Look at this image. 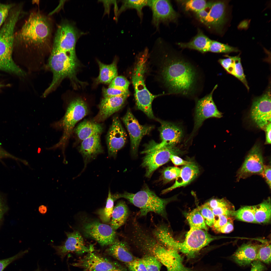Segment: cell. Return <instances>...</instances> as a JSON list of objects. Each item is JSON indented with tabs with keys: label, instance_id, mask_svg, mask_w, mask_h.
<instances>
[{
	"label": "cell",
	"instance_id": "cell-46",
	"mask_svg": "<svg viewBox=\"0 0 271 271\" xmlns=\"http://www.w3.org/2000/svg\"><path fill=\"white\" fill-rule=\"evenodd\" d=\"M102 92L104 98L119 96L129 93V91H125L115 88L103 87Z\"/></svg>",
	"mask_w": 271,
	"mask_h": 271
},
{
	"label": "cell",
	"instance_id": "cell-51",
	"mask_svg": "<svg viewBox=\"0 0 271 271\" xmlns=\"http://www.w3.org/2000/svg\"><path fill=\"white\" fill-rule=\"evenodd\" d=\"M262 176L264 178L265 181L271 188V165L270 164L264 165L263 173Z\"/></svg>",
	"mask_w": 271,
	"mask_h": 271
},
{
	"label": "cell",
	"instance_id": "cell-15",
	"mask_svg": "<svg viewBox=\"0 0 271 271\" xmlns=\"http://www.w3.org/2000/svg\"><path fill=\"white\" fill-rule=\"evenodd\" d=\"M261 148L254 145L249 151L237 174V181L252 175H262L264 165Z\"/></svg>",
	"mask_w": 271,
	"mask_h": 271
},
{
	"label": "cell",
	"instance_id": "cell-55",
	"mask_svg": "<svg viewBox=\"0 0 271 271\" xmlns=\"http://www.w3.org/2000/svg\"><path fill=\"white\" fill-rule=\"evenodd\" d=\"M170 159L176 166L184 165L189 164L190 162L184 160L178 156L173 154L171 155Z\"/></svg>",
	"mask_w": 271,
	"mask_h": 271
},
{
	"label": "cell",
	"instance_id": "cell-47",
	"mask_svg": "<svg viewBox=\"0 0 271 271\" xmlns=\"http://www.w3.org/2000/svg\"><path fill=\"white\" fill-rule=\"evenodd\" d=\"M28 250H26L22 251L11 257L0 260V271H3L9 264L16 259L20 258L27 252Z\"/></svg>",
	"mask_w": 271,
	"mask_h": 271
},
{
	"label": "cell",
	"instance_id": "cell-5",
	"mask_svg": "<svg viewBox=\"0 0 271 271\" xmlns=\"http://www.w3.org/2000/svg\"><path fill=\"white\" fill-rule=\"evenodd\" d=\"M113 196L115 200L120 198H124L139 208V217L145 216L148 213L153 212L166 219V206L173 199L160 197L146 185L136 193L125 192L123 193H116Z\"/></svg>",
	"mask_w": 271,
	"mask_h": 271
},
{
	"label": "cell",
	"instance_id": "cell-53",
	"mask_svg": "<svg viewBox=\"0 0 271 271\" xmlns=\"http://www.w3.org/2000/svg\"><path fill=\"white\" fill-rule=\"evenodd\" d=\"M233 220L228 222L225 225L216 230L223 233H228L231 232L233 229Z\"/></svg>",
	"mask_w": 271,
	"mask_h": 271
},
{
	"label": "cell",
	"instance_id": "cell-8",
	"mask_svg": "<svg viewBox=\"0 0 271 271\" xmlns=\"http://www.w3.org/2000/svg\"><path fill=\"white\" fill-rule=\"evenodd\" d=\"M179 152L175 146L159 147L154 141H150L141 153L145 154L141 165L146 169V177L150 178L156 170L170 160L171 155H176Z\"/></svg>",
	"mask_w": 271,
	"mask_h": 271
},
{
	"label": "cell",
	"instance_id": "cell-32",
	"mask_svg": "<svg viewBox=\"0 0 271 271\" xmlns=\"http://www.w3.org/2000/svg\"><path fill=\"white\" fill-rule=\"evenodd\" d=\"M122 5L117 12V15L128 9H134L137 11L139 16L142 19L143 17L142 10L145 7L149 6L150 0H123Z\"/></svg>",
	"mask_w": 271,
	"mask_h": 271
},
{
	"label": "cell",
	"instance_id": "cell-45",
	"mask_svg": "<svg viewBox=\"0 0 271 271\" xmlns=\"http://www.w3.org/2000/svg\"><path fill=\"white\" fill-rule=\"evenodd\" d=\"M126 265L129 271H147L141 258H136Z\"/></svg>",
	"mask_w": 271,
	"mask_h": 271
},
{
	"label": "cell",
	"instance_id": "cell-14",
	"mask_svg": "<svg viewBox=\"0 0 271 271\" xmlns=\"http://www.w3.org/2000/svg\"><path fill=\"white\" fill-rule=\"evenodd\" d=\"M82 230L85 236L95 240L102 246L109 245L117 238L115 230L110 226L97 221L85 223Z\"/></svg>",
	"mask_w": 271,
	"mask_h": 271
},
{
	"label": "cell",
	"instance_id": "cell-18",
	"mask_svg": "<svg viewBox=\"0 0 271 271\" xmlns=\"http://www.w3.org/2000/svg\"><path fill=\"white\" fill-rule=\"evenodd\" d=\"M71 265L87 271H108L123 267L117 262L110 260L93 252L88 253Z\"/></svg>",
	"mask_w": 271,
	"mask_h": 271
},
{
	"label": "cell",
	"instance_id": "cell-44",
	"mask_svg": "<svg viewBox=\"0 0 271 271\" xmlns=\"http://www.w3.org/2000/svg\"><path fill=\"white\" fill-rule=\"evenodd\" d=\"M210 208L213 209L217 208L227 207H233V206L226 199L222 198L221 199H212L206 202Z\"/></svg>",
	"mask_w": 271,
	"mask_h": 271
},
{
	"label": "cell",
	"instance_id": "cell-33",
	"mask_svg": "<svg viewBox=\"0 0 271 271\" xmlns=\"http://www.w3.org/2000/svg\"><path fill=\"white\" fill-rule=\"evenodd\" d=\"M232 217L241 221L255 223L253 206H245L234 211Z\"/></svg>",
	"mask_w": 271,
	"mask_h": 271
},
{
	"label": "cell",
	"instance_id": "cell-35",
	"mask_svg": "<svg viewBox=\"0 0 271 271\" xmlns=\"http://www.w3.org/2000/svg\"><path fill=\"white\" fill-rule=\"evenodd\" d=\"M114 201L109 188L105 206L104 208L99 210L97 212L103 222L107 223L110 221L114 208Z\"/></svg>",
	"mask_w": 271,
	"mask_h": 271
},
{
	"label": "cell",
	"instance_id": "cell-52",
	"mask_svg": "<svg viewBox=\"0 0 271 271\" xmlns=\"http://www.w3.org/2000/svg\"><path fill=\"white\" fill-rule=\"evenodd\" d=\"M251 264L250 271H264L267 269L262 262L258 260L253 261Z\"/></svg>",
	"mask_w": 271,
	"mask_h": 271
},
{
	"label": "cell",
	"instance_id": "cell-17",
	"mask_svg": "<svg viewBox=\"0 0 271 271\" xmlns=\"http://www.w3.org/2000/svg\"><path fill=\"white\" fill-rule=\"evenodd\" d=\"M122 120L129 134L132 152L135 155L142 138L144 136L149 134L154 127L141 125L129 109Z\"/></svg>",
	"mask_w": 271,
	"mask_h": 271
},
{
	"label": "cell",
	"instance_id": "cell-25",
	"mask_svg": "<svg viewBox=\"0 0 271 271\" xmlns=\"http://www.w3.org/2000/svg\"><path fill=\"white\" fill-rule=\"evenodd\" d=\"M107 253L127 265L136 258L131 252L130 246L124 240L120 241L117 238L106 249Z\"/></svg>",
	"mask_w": 271,
	"mask_h": 271
},
{
	"label": "cell",
	"instance_id": "cell-54",
	"mask_svg": "<svg viewBox=\"0 0 271 271\" xmlns=\"http://www.w3.org/2000/svg\"><path fill=\"white\" fill-rule=\"evenodd\" d=\"M5 158H10L24 164L26 160L17 158L7 152L0 146V160Z\"/></svg>",
	"mask_w": 271,
	"mask_h": 271
},
{
	"label": "cell",
	"instance_id": "cell-30",
	"mask_svg": "<svg viewBox=\"0 0 271 271\" xmlns=\"http://www.w3.org/2000/svg\"><path fill=\"white\" fill-rule=\"evenodd\" d=\"M255 223L263 224L269 222L271 217V204L269 197L260 204L254 206Z\"/></svg>",
	"mask_w": 271,
	"mask_h": 271
},
{
	"label": "cell",
	"instance_id": "cell-23",
	"mask_svg": "<svg viewBox=\"0 0 271 271\" xmlns=\"http://www.w3.org/2000/svg\"><path fill=\"white\" fill-rule=\"evenodd\" d=\"M79 151L82 155L84 163L83 171L89 162L103 152L100 134L93 135L82 141Z\"/></svg>",
	"mask_w": 271,
	"mask_h": 271
},
{
	"label": "cell",
	"instance_id": "cell-61",
	"mask_svg": "<svg viewBox=\"0 0 271 271\" xmlns=\"http://www.w3.org/2000/svg\"><path fill=\"white\" fill-rule=\"evenodd\" d=\"M63 163L65 164H67V162L66 160H63Z\"/></svg>",
	"mask_w": 271,
	"mask_h": 271
},
{
	"label": "cell",
	"instance_id": "cell-13",
	"mask_svg": "<svg viewBox=\"0 0 271 271\" xmlns=\"http://www.w3.org/2000/svg\"><path fill=\"white\" fill-rule=\"evenodd\" d=\"M217 87L216 85L210 93L197 101L195 109L194 125L190 138L205 120L211 117L220 118L222 116V113L218 109L213 98V92Z\"/></svg>",
	"mask_w": 271,
	"mask_h": 271
},
{
	"label": "cell",
	"instance_id": "cell-29",
	"mask_svg": "<svg viewBox=\"0 0 271 271\" xmlns=\"http://www.w3.org/2000/svg\"><path fill=\"white\" fill-rule=\"evenodd\" d=\"M97 62L99 67L98 76L95 80V83L110 84L117 75L116 62L114 60L111 64H106L98 60Z\"/></svg>",
	"mask_w": 271,
	"mask_h": 271
},
{
	"label": "cell",
	"instance_id": "cell-34",
	"mask_svg": "<svg viewBox=\"0 0 271 271\" xmlns=\"http://www.w3.org/2000/svg\"><path fill=\"white\" fill-rule=\"evenodd\" d=\"M186 217L190 228L207 230L206 224L197 208L189 213Z\"/></svg>",
	"mask_w": 271,
	"mask_h": 271
},
{
	"label": "cell",
	"instance_id": "cell-27",
	"mask_svg": "<svg viewBox=\"0 0 271 271\" xmlns=\"http://www.w3.org/2000/svg\"><path fill=\"white\" fill-rule=\"evenodd\" d=\"M130 216V212L125 202L119 201L113 208L110 226L114 230L117 229L126 223Z\"/></svg>",
	"mask_w": 271,
	"mask_h": 271
},
{
	"label": "cell",
	"instance_id": "cell-49",
	"mask_svg": "<svg viewBox=\"0 0 271 271\" xmlns=\"http://www.w3.org/2000/svg\"><path fill=\"white\" fill-rule=\"evenodd\" d=\"M233 207H223L217 208L212 209V210L215 216L222 215L228 217H232L234 211Z\"/></svg>",
	"mask_w": 271,
	"mask_h": 271
},
{
	"label": "cell",
	"instance_id": "cell-28",
	"mask_svg": "<svg viewBox=\"0 0 271 271\" xmlns=\"http://www.w3.org/2000/svg\"><path fill=\"white\" fill-rule=\"evenodd\" d=\"M103 128L100 124L88 120H84L75 128V132L78 138L83 141L96 134L102 132Z\"/></svg>",
	"mask_w": 271,
	"mask_h": 271
},
{
	"label": "cell",
	"instance_id": "cell-57",
	"mask_svg": "<svg viewBox=\"0 0 271 271\" xmlns=\"http://www.w3.org/2000/svg\"><path fill=\"white\" fill-rule=\"evenodd\" d=\"M265 132V144H271V124L270 123L266 125L264 129Z\"/></svg>",
	"mask_w": 271,
	"mask_h": 271
},
{
	"label": "cell",
	"instance_id": "cell-58",
	"mask_svg": "<svg viewBox=\"0 0 271 271\" xmlns=\"http://www.w3.org/2000/svg\"><path fill=\"white\" fill-rule=\"evenodd\" d=\"M39 211V212L42 214H45L47 211V207L45 206L44 205H41L38 208Z\"/></svg>",
	"mask_w": 271,
	"mask_h": 271
},
{
	"label": "cell",
	"instance_id": "cell-21",
	"mask_svg": "<svg viewBox=\"0 0 271 271\" xmlns=\"http://www.w3.org/2000/svg\"><path fill=\"white\" fill-rule=\"evenodd\" d=\"M160 123L159 128L161 142L156 143L159 147L165 146H175L180 141L183 135L182 128L173 123L156 118Z\"/></svg>",
	"mask_w": 271,
	"mask_h": 271
},
{
	"label": "cell",
	"instance_id": "cell-36",
	"mask_svg": "<svg viewBox=\"0 0 271 271\" xmlns=\"http://www.w3.org/2000/svg\"><path fill=\"white\" fill-rule=\"evenodd\" d=\"M208 2L204 0H188L182 1V3L186 11L196 13L205 8Z\"/></svg>",
	"mask_w": 271,
	"mask_h": 271
},
{
	"label": "cell",
	"instance_id": "cell-2",
	"mask_svg": "<svg viewBox=\"0 0 271 271\" xmlns=\"http://www.w3.org/2000/svg\"><path fill=\"white\" fill-rule=\"evenodd\" d=\"M52 27L49 18L39 11L31 12L15 35L32 62H43L51 50Z\"/></svg>",
	"mask_w": 271,
	"mask_h": 271
},
{
	"label": "cell",
	"instance_id": "cell-3",
	"mask_svg": "<svg viewBox=\"0 0 271 271\" xmlns=\"http://www.w3.org/2000/svg\"><path fill=\"white\" fill-rule=\"evenodd\" d=\"M161 75L170 93L191 95L196 89L197 74L194 67L182 58L166 55Z\"/></svg>",
	"mask_w": 271,
	"mask_h": 271
},
{
	"label": "cell",
	"instance_id": "cell-19",
	"mask_svg": "<svg viewBox=\"0 0 271 271\" xmlns=\"http://www.w3.org/2000/svg\"><path fill=\"white\" fill-rule=\"evenodd\" d=\"M127 134L118 117L114 116L106 136L108 156L115 158L118 150L124 146Z\"/></svg>",
	"mask_w": 271,
	"mask_h": 271
},
{
	"label": "cell",
	"instance_id": "cell-16",
	"mask_svg": "<svg viewBox=\"0 0 271 271\" xmlns=\"http://www.w3.org/2000/svg\"><path fill=\"white\" fill-rule=\"evenodd\" d=\"M66 233L67 238L62 245H52L56 253L62 259L70 253L82 254L85 253L93 252L94 251L93 245H90L88 247L85 245L83 238L78 231H75L72 232H66Z\"/></svg>",
	"mask_w": 271,
	"mask_h": 271
},
{
	"label": "cell",
	"instance_id": "cell-48",
	"mask_svg": "<svg viewBox=\"0 0 271 271\" xmlns=\"http://www.w3.org/2000/svg\"><path fill=\"white\" fill-rule=\"evenodd\" d=\"M12 6L0 4V27L8 18Z\"/></svg>",
	"mask_w": 271,
	"mask_h": 271
},
{
	"label": "cell",
	"instance_id": "cell-60",
	"mask_svg": "<svg viewBox=\"0 0 271 271\" xmlns=\"http://www.w3.org/2000/svg\"><path fill=\"white\" fill-rule=\"evenodd\" d=\"M8 85H3V84H0V88H1L2 87H4L5 86H8Z\"/></svg>",
	"mask_w": 271,
	"mask_h": 271
},
{
	"label": "cell",
	"instance_id": "cell-43",
	"mask_svg": "<svg viewBox=\"0 0 271 271\" xmlns=\"http://www.w3.org/2000/svg\"><path fill=\"white\" fill-rule=\"evenodd\" d=\"M224 59H220L219 63L228 73L234 76L235 68V56H228Z\"/></svg>",
	"mask_w": 271,
	"mask_h": 271
},
{
	"label": "cell",
	"instance_id": "cell-37",
	"mask_svg": "<svg viewBox=\"0 0 271 271\" xmlns=\"http://www.w3.org/2000/svg\"><path fill=\"white\" fill-rule=\"evenodd\" d=\"M181 169L176 167H169L162 170L161 179L164 184L176 179L179 174Z\"/></svg>",
	"mask_w": 271,
	"mask_h": 271
},
{
	"label": "cell",
	"instance_id": "cell-1",
	"mask_svg": "<svg viewBox=\"0 0 271 271\" xmlns=\"http://www.w3.org/2000/svg\"><path fill=\"white\" fill-rule=\"evenodd\" d=\"M80 34L74 25L67 20H62L58 26L47 64L53 74L47 88L49 92L54 91L65 78L69 79L74 87L81 83L76 76L79 64L75 50Z\"/></svg>",
	"mask_w": 271,
	"mask_h": 271
},
{
	"label": "cell",
	"instance_id": "cell-12",
	"mask_svg": "<svg viewBox=\"0 0 271 271\" xmlns=\"http://www.w3.org/2000/svg\"><path fill=\"white\" fill-rule=\"evenodd\" d=\"M271 91L269 87L261 96L253 101L250 117L253 122L259 128L263 129L271 123Z\"/></svg>",
	"mask_w": 271,
	"mask_h": 271
},
{
	"label": "cell",
	"instance_id": "cell-31",
	"mask_svg": "<svg viewBox=\"0 0 271 271\" xmlns=\"http://www.w3.org/2000/svg\"><path fill=\"white\" fill-rule=\"evenodd\" d=\"M212 40L199 30L191 41V46L193 49L202 53L209 52Z\"/></svg>",
	"mask_w": 271,
	"mask_h": 271
},
{
	"label": "cell",
	"instance_id": "cell-20",
	"mask_svg": "<svg viewBox=\"0 0 271 271\" xmlns=\"http://www.w3.org/2000/svg\"><path fill=\"white\" fill-rule=\"evenodd\" d=\"M149 7L152 11L153 23L157 28L161 23L174 21L177 17L169 1L150 0Z\"/></svg>",
	"mask_w": 271,
	"mask_h": 271
},
{
	"label": "cell",
	"instance_id": "cell-11",
	"mask_svg": "<svg viewBox=\"0 0 271 271\" xmlns=\"http://www.w3.org/2000/svg\"><path fill=\"white\" fill-rule=\"evenodd\" d=\"M227 1L208 2L204 9L196 13L201 22L219 33H221L227 21Z\"/></svg>",
	"mask_w": 271,
	"mask_h": 271
},
{
	"label": "cell",
	"instance_id": "cell-56",
	"mask_svg": "<svg viewBox=\"0 0 271 271\" xmlns=\"http://www.w3.org/2000/svg\"><path fill=\"white\" fill-rule=\"evenodd\" d=\"M8 209V206L6 204L4 199L0 194V221Z\"/></svg>",
	"mask_w": 271,
	"mask_h": 271
},
{
	"label": "cell",
	"instance_id": "cell-24",
	"mask_svg": "<svg viewBox=\"0 0 271 271\" xmlns=\"http://www.w3.org/2000/svg\"><path fill=\"white\" fill-rule=\"evenodd\" d=\"M260 245L251 243L243 244L232 255V259L240 266L248 265L256 260L258 251Z\"/></svg>",
	"mask_w": 271,
	"mask_h": 271
},
{
	"label": "cell",
	"instance_id": "cell-40",
	"mask_svg": "<svg viewBox=\"0 0 271 271\" xmlns=\"http://www.w3.org/2000/svg\"><path fill=\"white\" fill-rule=\"evenodd\" d=\"M271 245L269 243L261 244L257 254V259L269 264L271 261Z\"/></svg>",
	"mask_w": 271,
	"mask_h": 271
},
{
	"label": "cell",
	"instance_id": "cell-41",
	"mask_svg": "<svg viewBox=\"0 0 271 271\" xmlns=\"http://www.w3.org/2000/svg\"><path fill=\"white\" fill-rule=\"evenodd\" d=\"M234 64V76L242 82L248 90L249 87L244 73L241 59L239 56H235Z\"/></svg>",
	"mask_w": 271,
	"mask_h": 271
},
{
	"label": "cell",
	"instance_id": "cell-22",
	"mask_svg": "<svg viewBox=\"0 0 271 271\" xmlns=\"http://www.w3.org/2000/svg\"><path fill=\"white\" fill-rule=\"evenodd\" d=\"M129 93L122 95L104 98L99 105V111L94 118L96 122L103 121L123 106Z\"/></svg>",
	"mask_w": 271,
	"mask_h": 271
},
{
	"label": "cell",
	"instance_id": "cell-26",
	"mask_svg": "<svg viewBox=\"0 0 271 271\" xmlns=\"http://www.w3.org/2000/svg\"><path fill=\"white\" fill-rule=\"evenodd\" d=\"M199 172L198 167L194 163L190 162L189 164L183 165L174 184L162 190L161 194H164L176 188L187 185L196 177Z\"/></svg>",
	"mask_w": 271,
	"mask_h": 271
},
{
	"label": "cell",
	"instance_id": "cell-38",
	"mask_svg": "<svg viewBox=\"0 0 271 271\" xmlns=\"http://www.w3.org/2000/svg\"><path fill=\"white\" fill-rule=\"evenodd\" d=\"M141 259L147 271H160L162 264L155 257L147 254Z\"/></svg>",
	"mask_w": 271,
	"mask_h": 271
},
{
	"label": "cell",
	"instance_id": "cell-50",
	"mask_svg": "<svg viewBox=\"0 0 271 271\" xmlns=\"http://www.w3.org/2000/svg\"><path fill=\"white\" fill-rule=\"evenodd\" d=\"M218 219L215 220L214 223L212 227L214 229L217 230L218 229L225 225L228 222L233 220L232 217H228L222 215L217 216Z\"/></svg>",
	"mask_w": 271,
	"mask_h": 271
},
{
	"label": "cell",
	"instance_id": "cell-39",
	"mask_svg": "<svg viewBox=\"0 0 271 271\" xmlns=\"http://www.w3.org/2000/svg\"><path fill=\"white\" fill-rule=\"evenodd\" d=\"M197 209L202 217L206 224L212 227L214 223L215 219V215L212 209L206 203L198 207Z\"/></svg>",
	"mask_w": 271,
	"mask_h": 271
},
{
	"label": "cell",
	"instance_id": "cell-59",
	"mask_svg": "<svg viewBox=\"0 0 271 271\" xmlns=\"http://www.w3.org/2000/svg\"><path fill=\"white\" fill-rule=\"evenodd\" d=\"M108 271H126L123 267L122 268L112 269Z\"/></svg>",
	"mask_w": 271,
	"mask_h": 271
},
{
	"label": "cell",
	"instance_id": "cell-6",
	"mask_svg": "<svg viewBox=\"0 0 271 271\" xmlns=\"http://www.w3.org/2000/svg\"><path fill=\"white\" fill-rule=\"evenodd\" d=\"M88 112V106L82 99L76 98L72 100L68 105L62 118L53 124L55 128L62 131V134L59 141L49 148V149H61L64 155L65 147L76 124Z\"/></svg>",
	"mask_w": 271,
	"mask_h": 271
},
{
	"label": "cell",
	"instance_id": "cell-7",
	"mask_svg": "<svg viewBox=\"0 0 271 271\" xmlns=\"http://www.w3.org/2000/svg\"><path fill=\"white\" fill-rule=\"evenodd\" d=\"M148 50L146 49L139 56L134 69L132 82L134 89V97L137 108L151 119H156L152 108V103L156 96L147 88L144 79Z\"/></svg>",
	"mask_w": 271,
	"mask_h": 271
},
{
	"label": "cell",
	"instance_id": "cell-9",
	"mask_svg": "<svg viewBox=\"0 0 271 271\" xmlns=\"http://www.w3.org/2000/svg\"><path fill=\"white\" fill-rule=\"evenodd\" d=\"M144 249L147 254L156 257L166 267L167 271H193L184 266L177 251L165 246L155 238L147 243Z\"/></svg>",
	"mask_w": 271,
	"mask_h": 271
},
{
	"label": "cell",
	"instance_id": "cell-4",
	"mask_svg": "<svg viewBox=\"0 0 271 271\" xmlns=\"http://www.w3.org/2000/svg\"><path fill=\"white\" fill-rule=\"evenodd\" d=\"M21 12L20 8L11 10L0 30V70L24 76V71L15 63L12 57L15 26Z\"/></svg>",
	"mask_w": 271,
	"mask_h": 271
},
{
	"label": "cell",
	"instance_id": "cell-42",
	"mask_svg": "<svg viewBox=\"0 0 271 271\" xmlns=\"http://www.w3.org/2000/svg\"><path fill=\"white\" fill-rule=\"evenodd\" d=\"M129 82L124 77L117 76L109 84L108 87L115 88L124 91H128Z\"/></svg>",
	"mask_w": 271,
	"mask_h": 271
},
{
	"label": "cell",
	"instance_id": "cell-10",
	"mask_svg": "<svg viewBox=\"0 0 271 271\" xmlns=\"http://www.w3.org/2000/svg\"><path fill=\"white\" fill-rule=\"evenodd\" d=\"M215 239L207 230L190 228L183 241L178 242L173 238L170 243L169 247L181 252L188 258H192L202 248Z\"/></svg>",
	"mask_w": 271,
	"mask_h": 271
}]
</instances>
